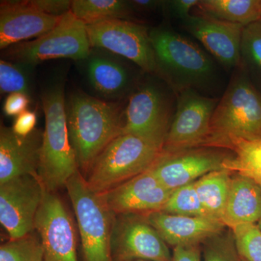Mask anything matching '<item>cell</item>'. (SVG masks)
I'll use <instances>...</instances> for the list:
<instances>
[{"label": "cell", "mask_w": 261, "mask_h": 261, "mask_svg": "<svg viewBox=\"0 0 261 261\" xmlns=\"http://www.w3.org/2000/svg\"><path fill=\"white\" fill-rule=\"evenodd\" d=\"M29 102L27 94L13 93L8 96L4 104V112L9 116H18L27 111Z\"/></svg>", "instance_id": "d6a6232c"}, {"label": "cell", "mask_w": 261, "mask_h": 261, "mask_svg": "<svg viewBox=\"0 0 261 261\" xmlns=\"http://www.w3.org/2000/svg\"><path fill=\"white\" fill-rule=\"evenodd\" d=\"M46 190L39 176L32 175L0 184V222L10 240L23 238L35 229L36 216Z\"/></svg>", "instance_id": "30bf717a"}, {"label": "cell", "mask_w": 261, "mask_h": 261, "mask_svg": "<svg viewBox=\"0 0 261 261\" xmlns=\"http://www.w3.org/2000/svg\"><path fill=\"white\" fill-rule=\"evenodd\" d=\"M66 116L79 168L87 173L103 149L121 135L125 110L119 102L78 93L70 97Z\"/></svg>", "instance_id": "6da1fadb"}, {"label": "cell", "mask_w": 261, "mask_h": 261, "mask_svg": "<svg viewBox=\"0 0 261 261\" xmlns=\"http://www.w3.org/2000/svg\"><path fill=\"white\" fill-rule=\"evenodd\" d=\"M86 25L91 47L108 49L133 62L147 73H157L155 55L145 25L125 19Z\"/></svg>", "instance_id": "ba28073f"}, {"label": "cell", "mask_w": 261, "mask_h": 261, "mask_svg": "<svg viewBox=\"0 0 261 261\" xmlns=\"http://www.w3.org/2000/svg\"><path fill=\"white\" fill-rule=\"evenodd\" d=\"M240 261H245V260H243V259L240 258Z\"/></svg>", "instance_id": "ab89813d"}, {"label": "cell", "mask_w": 261, "mask_h": 261, "mask_svg": "<svg viewBox=\"0 0 261 261\" xmlns=\"http://www.w3.org/2000/svg\"><path fill=\"white\" fill-rule=\"evenodd\" d=\"M239 68L215 109L205 145L222 146L232 137L261 138V92Z\"/></svg>", "instance_id": "7a4b0ae2"}, {"label": "cell", "mask_w": 261, "mask_h": 261, "mask_svg": "<svg viewBox=\"0 0 261 261\" xmlns=\"http://www.w3.org/2000/svg\"><path fill=\"white\" fill-rule=\"evenodd\" d=\"M89 58L87 73L95 90L106 96H119L128 90L132 79L124 65L106 56Z\"/></svg>", "instance_id": "44dd1931"}, {"label": "cell", "mask_w": 261, "mask_h": 261, "mask_svg": "<svg viewBox=\"0 0 261 261\" xmlns=\"http://www.w3.org/2000/svg\"><path fill=\"white\" fill-rule=\"evenodd\" d=\"M172 192L148 169L98 195L114 215L146 214L161 211Z\"/></svg>", "instance_id": "9a60e30c"}, {"label": "cell", "mask_w": 261, "mask_h": 261, "mask_svg": "<svg viewBox=\"0 0 261 261\" xmlns=\"http://www.w3.org/2000/svg\"><path fill=\"white\" fill-rule=\"evenodd\" d=\"M45 128L42 136L39 174L47 191L54 192L80 171L70 143L64 90L51 87L42 96Z\"/></svg>", "instance_id": "3957f363"}, {"label": "cell", "mask_w": 261, "mask_h": 261, "mask_svg": "<svg viewBox=\"0 0 261 261\" xmlns=\"http://www.w3.org/2000/svg\"><path fill=\"white\" fill-rule=\"evenodd\" d=\"M44 252L40 239L32 233L9 240L0 247V261H43Z\"/></svg>", "instance_id": "83f0119b"}, {"label": "cell", "mask_w": 261, "mask_h": 261, "mask_svg": "<svg viewBox=\"0 0 261 261\" xmlns=\"http://www.w3.org/2000/svg\"><path fill=\"white\" fill-rule=\"evenodd\" d=\"M0 90L1 94L29 92L28 80L23 72L17 65L3 60L0 61Z\"/></svg>", "instance_id": "4dcf8cb0"}, {"label": "cell", "mask_w": 261, "mask_h": 261, "mask_svg": "<svg viewBox=\"0 0 261 261\" xmlns=\"http://www.w3.org/2000/svg\"><path fill=\"white\" fill-rule=\"evenodd\" d=\"M200 0H173L166 2L168 10L173 16L184 20L190 17L192 8L197 7Z\"/></svg>", "instance_id": "e575fe53"}, {"label": "cell", "mask_w": 261, "mask_h": 261, "mask_svg": "<svg viewBox=\"0 0 261 261\" xmlns=\"http://www.w3.org/2000/svg\"><path fill=\"white\" fill-rule=\"evenodd\" d=\"M261 219V187L250 178L235 173L231 176L222 221L230 229L257 224Z\"/></svg>", "instance_id": "ffe728a7"}, {"label": "cell", "mask_w": 261, "mask_h": 261, "mask_svg": "<svg viewBox=\"0 0 261 261\" xmlns=\"http://www.w3.org/2000/svg\"><path fill=\"white\" fill-rule=\"evenodd\" d=\"M37 120V114L35 113L25 111L17 116L12 128L16 135L20 137H27L34 132Z\"/></svg>", "instance_id": "836d02e7"}, {"label": "cell", "mask_w": 261, "mask_h": 261, "mask_svg": "<svg viewBox=\"0 0 261 261\" xmlns=\"http://www.w3.org/2000/svg\"><path fill=\"white\" fill-rule=\"evenodd\" d=\"M62 16L48 15L30 1H3L0 5V48L5 49L27 39L40 37Z\"/></svg>", "instance_id": "e0dca14e"}, {"label": "cell", "mask_w": 261, "mask_h": 261, "mask_svg": "<svg viewBox=\"0 0 261 261\" xmlns=\"http://www.w3.org/2000/svg\"><path fill=\"white\" fill-rule=\"evenodd\" d=\"M203 261H240L232 231H223L203 242Z\"/></svg>", "instance_id": "f546056e"}, {"label": "cell", "mask_w": 261, "mask_h": 261, "mask_svg": "<svg viewBox=\"0 0 261 261\" xmlns=\"http://www.w3.org/2000/svg\"><path fill=\"white\" fill-rule=\"evenodd\" d=\"M202 15L245 27L261 20V0H200Z\"/></svg>", "instance_id": "cb8c5ba5"}, {"label": "cell", "mask_w": 261, "mask_h": 261, "mask_svg": "<svg viewBox=\"0 0 261 261\" xmlns=\"http://www.w3.org/2000/svg\"><path fill=\"white\" fill-rule=\"evenodd\" d=\"M162 152L142 137L121 134L94 160L86 181L92 191L102 193L147 171Z\"/></svg>", "instance_id": "5b68a950"}, {"label": "cell", "mask_w": 261, "mask_h": 261, "mask_svg": "<svg viewBox=\"0 0 261 261\" xmlns=\"http://www.w3.org/2000/svg\"><path fill=\"white\" fill-rule=\"evenodd\" d=\"M90 47L87 25L70 10L62 15L58 23L49 32L8 47L5 56L27 64L56 58L80 61L89 58Z\"/></svg>", "instance_id": "52a82bcc"}, {"label": "cell", "mask_w": 261, "mask_h": 261, "mask_svg": "<svg viewBox=\"0 0 261 261\" xmlns=\"http://www.w3.org/2000/svg\"><path fill=\"white\" fill-rule=\"evenodd\" d=\"M42 136L34 130L20 137L12 128L0 130V184L19 176H38Z\"/></svg>", "instance_id": "ac0fdd59"}, {"label": "cell", "mask_w": 261, "mask_h": 261, "mask_svg": "<svg viewBox=\"0 0 261 261\" xmlns=\"http://www.w3.org/2000/svg\"><path fill=\"white\" fill-rule=\"evenodd\" d=\"M157 73L176 92L204 87L213 79L215 65L205 51L186 37L166 28L149 32Z\"/></svg>", "instance_id": "277c9868"}, {"label": "cell", "mask_w": 261, "mask_h": 261, "mask_svg": "<svg viewBox=\"0 0 261 261\" xmlns=\"http://www.w3.org/2000/svg\"><path fill=\"white\" fill-rule=\"evenodd\" d=\"M76 218L86 261H113L111 233L114 214L92 191L80 171L65 184Z\"/></svg>", "instance_id": "8992f818"}, {"label": "cell", "mask_w": 261, "mask_h": 261, "mask_svg": "<svg viewBox=\"0 0 261 261\" xmlns=\"http://www.w3.org/2000/svg\"><path fill=\"white\" fill-rule=\"evenodd\" d=\"M161 2L151 0H135L130 2V4L138 10H149L154 9L158 5H161Z\"/></svg>", "instance_id": "8d00e7d4"}, {"label": "cell", "mask_w": 261, "mask_h": 261, "mask_svg": "<svg viewBox=\"0 0 261 261\" xmlns=\"http://www.w3.org/2000/svg\"><path fill=\"white\" fill-rule=\"evenodd\" d=\"M126 261H147V260H126Z\"/></svg>", "instance_id": "f35d334b"}, {"label": "cell", "mask_w": 261, "mask_h": 261, "mask_svg": "<svg viewBox=\"0 0 261 261\" xmlns=\"http://www.w3.org/2000/svg\"><path fill=\"white\" fill-rule=\"evenodd\" d=\"M257 226H259V228H260V230H261V219L260 220H259V221L258 222H257Z\"/></svg>", "instance_id": "74e56055"}, {"label": "cell", "mask_w": 261, "mask_h": 261, "mask_svg": "<svg viewBox=\"0 0 261 261\" xmlns=\"http://www.w3.org/2000/svg\"><path fill=\"white\" fill-rule=\"evenodd\" d=\"M113 221L111 250L113 261H171L167 244L144 215H117Z\"/></svg>", "instance_id": "7c38bea8"}, {"label": "cell", "mask_w": 261, "mask_h": 261, "mask_svg": "<svg viewBox=\"0 0 261 261\" xmlns=\"http://www.w3.org/2000/svg\"><path fill=\"white\" fill-rule=\"evenodd\" d=\"M222 147L232 149L234 153L225 160L223 168L250 178L261 187V138L244 140L232 137Z\"/></svg>", "instance_id": "603a6c76"}, {"label": "cell", "mask_w": 261, "mask_h": 261, "mask_svg": "<svg viewBox=\"0 0 261 261\" xmlns=\"http://www.w3.org/2000/svg\"><path fill=\"white\" fill-rule=\"evenodd\" d=\"M239 256L245 261H261V230L257 224L231 229Z\"/></svg>", "instance_id": "f1b7e54d"}, {"label": "cell", "mask_w": 261, "mask_h": 261, "mask_svg": "<svg viewBox=\"0 0 261 261\" xmlns=\"http://www.w3.org/2000/svg\"><path fill=\"white\" fill-rule=\"evenodd\" d=\"M228 155L208 149H185L177 152L163 151L149 168L168 190L173 191L190 185L207 173L224 169Z\"/></svg>", "instance_id": "5bb4252c"}, {"label": "cell", "mask_w": 261, "mask_h": 261, "mask_svg": "<svg viewBox=\"0 0 261 261\" xmlns=\"http://www.w3.org/2000/svg\"><path fill=\"white\" fill-rule=\"evenodd\" d=\"M171 118V102L166 93L155 84H144L129 98L122 134L138 136L163 149Z\"/></svg>", "instance_id": "9c48e42d"}, {"label": "cell", "mask_w": 261, "mask_h": 261, "mask_svg": "<svg viewBox=\"0 0 261 261\" xmlns=\"http://www.w3.org/2000/svg\"><path fill=\"white\" fill-rule=\"evenodd\" d=\"M240 66L261 92V20L244 28Z\"/></svg>", "instance_id": "484cf974"}, {"label": "cell", "mask_w": 261, "mask_h": 261, "mask_svg": "<svg viewBox=\"0 0 261 261\" xmlns=\"http://www.w3.org/2000/svg\"><path fill=\"white\" fill-rule=\"evenodd\" d=\"M182 24L225 68L240 67L243 25L205 15H190Z\"/></svg>", "instance_id": "2e32d148"}, {"label": "cell", "mask_w": 261, "mask_h": 261, "mask_svg": "<svg viewBox=\"0 0 261 261\" xmlns=\"http://www.w3.org/2000/svg\"><path fill=\"white\" fill-rule=\"evenodd\" d=\"M231 179V172L221 169L207 173L194 182L207 217L223 222Z\"/></svg>", "instance_id": "7402d4cb"}, {"label": "cell", "mask_w": 261, "mask_h": 261, "mask_svg": "<svg viewBox=\"0 0 261 261\" xmlns=\"http://www.w3.org/2000/svg\"><path fill=\"white\" fill-rule=\"evenodd\" d=\"M70 11L86 25L124 19L129 13L128 4L118 0H73Z\"/></svg>", "instance_id": "d4e9b609"}, {"label": "cell", "mask_w": 261, "mask_h": 261, "mask_svg": "<svg viewBox=\"0 0 261 261\" xmlns=\"http://www.w3.org/2000/svg\"><path fill=\"white\" fill-rule=\"evenodd\" d=\"M167 245H197L224 231L221 221L208 217H191L154 211L143 214Z\"/></svg>", "instance_id": "d6986e66"}, {"label": "cell", "mask_w": 261, "mask_h": 261, "mask_svg": "<svg viewBox=\"0 0 261 261\" xmlns=\"http://www.w3.org/2000/svg\"><path fill=\"white\" fill-rule=\"evenodd\" d=\"M176 94V112L165 140L164 152H177L205 143L219 101L201 95L192 89Z\"/></svg>", "instance_id": "8fae6325"}, {"label": "cell", "mask_w": 261, "mask_h": 261, "mask_svg": "<svg viewBox=\"0 0 261 261\" xmlns=\"http://www.w3.org/2000/svg\"><path fill=\"white\" fill-rule=\"evenodd\" d=\"M34 7L48 15L62 16L71 8L72 1L67 0H31Z\"/></svg>", "instance_id": "1f68e13d"}, {"label": "cell", "mask_w": 261, "mask_h": 261, "mask_svg": "<svg viewBox=\"0 0 261 261\" xmlns=\"http://www.w3.org/2000/svg\"><path fill=\"white\" fill-rule=\"evenodd\" d=\"M34 227L42 243L43 261H78L73 221L64 204L54 192L46 190Z\"/></svg>", "instance_id": "4fadbf2b"}, {"label": "cell", "mask_w": 261, "mask_h": 261, "mask_svg": "<svg viewBox=\"0 0 261 261\" xmlns=\"http://www.w3.org/2000/svg\"><path fill=\"white\" fill-rule=\"evenodd\" d=\"M160 211L191 217H207L194 183L173 190Z\"/></svg>", "instance_id": "4316f807"}, {"label": "cell", "mask_w": 261, "mask_h": 261, "mask_svg": "<svg viewBox=\"0 0 261 261\" xmlns=\"http://www.w3.org/2000/svg\"><path fill=\"white\" fill-rule=\"evenodd\" d=\"M171 261H201L200 244L175 247Z\"/></svg>", "instance_id": "d590c367"}]
</instances>
